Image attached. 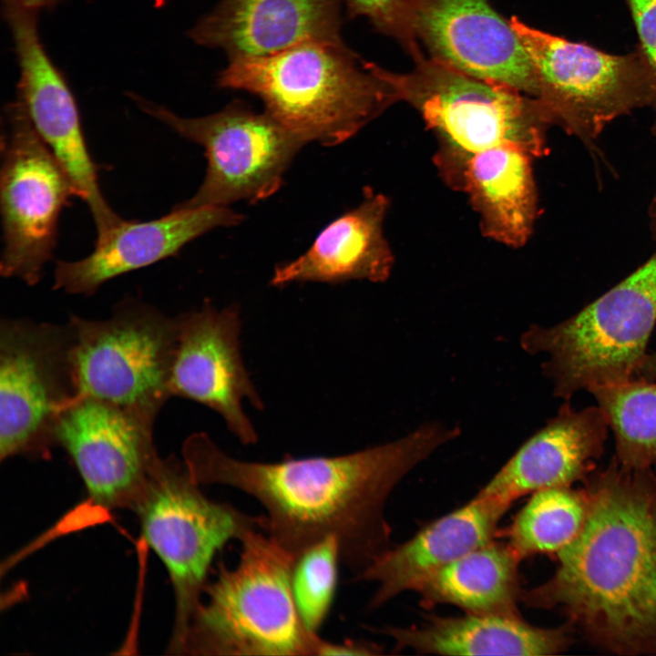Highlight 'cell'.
Masks as SVG:
<instances>
[{
  "instance_id": "cell-1",
  "label": "cell",
  "mask_w": 656,
  "mask_h": 656,
  "mask_svg": "<svg viewBox=\"0 0 656 656\" xmlns=\"http://www.w3.org/2000/svg\"><path fill=\"white\" fill-rule=\"evenodd\" d=\"M459 434L458 426L425 423L354 453L266 463L235 458L201 432L186 440L183 459L200 485H223L253 497L264 509L261 530L295 558L334 536L341 561L355 577L389 548L384 507L391 492Z\"/></svg>"
},
{
  "instance_id": "cell-2",
  "label": "cell",
  "mask_w": 656,
  "mask_h": 656,
  "mask_svg": "<svg viewBox=\"0 0 656 656\" xmlns=\"http://www.w3.org/2000/svg\"><path fill=\"white\" fill-rule=\"evenodd\" d=\"M582 483L589 510L581 530L556 554L554 574L521 600L561 611L606 651L655 654L656 468H627L613 456Z\"/></svg>"
},
{
  "instance_id": "cell-3",
  "label": "cell",
  "mask_w": 656,
  "mask_h": 656,
  "mask_svg": "<svg viewBox=\"0 0 656 656\" xmlns=\"http://www.w3.org/2000/svg\"><path fill=\"white\" fill-rule=\"evenodd\" d=\"M221 88L261 98L265 112L301 138L325 146L355 135L397 102L376 70L342 41H308L273 55L230 59Z\"/></svg>"
},
{
  "instance_id": "cell-4",
  "label": "cell",
  "mask_w": 656,
  "mask_h": 656,
  "mask_svg": "<svg viewBox=\"0 0 656 656\" xmlns=\"http://www.w3.org/2000/svg\"><path fill=\"white\" fill-rule=\"evenodd\" d=\"M239 542L237 564L221 563L205 586L179 654L315 656L321 637L306 628L292 596L295 557L261 528Z\"/></svg>"
},
{
  "instance_id": "cell-5",
  "label": "cell",
  "mask_w": 656,
  "mask_h": 656,
  "mask_svg": "<svg viewBox=\"0 0 656 656\" xmlns=\"http://www.w3.org/2000/svg\"><path fill=\"white\" fill-rule=\"evenodd\" d=\"M408 73L376 65L396 101L411 105L434 134L435 163L452 179L471 155L499 145L520 147L535 158L547 153L551 124L538 100L504 83L477 78L424 53Z\"/></svg>"
},
{
  "instance_id": "cell-6",
  "label": "cell",
  "mask_w": 656,
  "mask_h": 656,
  "mask_svg": "<svg viewBox=\"0 0 656 656\" xmlns=\"http://www.w3.org/2000/svg\"><path fill=\"white\" fill-rule=\"evenodd\" d=\"M656 324V251L636 271L569 319L531 325L522 349L545 353L553 395L569 401L582 389L633 379Z\"/></svg>"
},
{
  "instance_id": "cell-7",
  "label": "cell",
  "mask_w": 656,
  "mask_h": 656,
  "mask_svg": "<svg viewBox=\"0 0 656 656\" xmlns=\"http://www.w3.org/2000/svg\"><path fill=\"white\" fill-rule=\"evenodd\" d=\"M200 485L184 460L160 457L131 508L171 581L175 616L169 650L173 654L200 606L217 553L248 530L261 528L260 516L210 499Z\"/></svg>"
},
{
  "instance_id": "cell-8",
  "label": "cell",
  "mask_w": 656,
  "mask_h": 656,
  "mask_svg": "<svg viewBox=\"0 0 656 656\" xmlns=\"http://www.w3.org/2000/svg\"><path fill=\"white\" fill-rule=\"evenodd\" d=\"M68 322L79 396L110 402L155 421L171 397L178 316L129 297L108 318L72 315Z\"/></svg>"
},
{
  "instance_id": "cell-9",
  "label": "cell",
  "mask_w": 656,
  "mask_h": 656,
  "mask_svg": "<svg viewBox=\"0 0 656 656\" xmlns=\"http://www.w3.org/2000/svg\"><path fill=\"white\" fill-rule=\"evenodd\" d=\"M532 62L537 95L552 125L591 143L615 118L650 106V77L638 51L612 55L546 33L513 16Z\"/></svg>"
},
{
  "instance_id": "cell-10",
  "label": "cell",
  "mask_w": 656,
  "mask_h": 656,
  "mask_svg": "<svg viewBox=\"0 0 656 656\" xmlns=\"http://www.w3.org/2000/svg\"><path fill=\"white\" fill-rule=\"evenodd\" d=\"M129 97L146 114L204 149L208 166L201 185L174 208L264 200L280 189L287 168L305 144L265 111L255 112L241 101L211 115L185 118L139 95Z\"/></svg>"
},
{
  "instance_id": "cell-11",
  "label": "cell",
  "mask_w": 656,
  "mask_h": 656,
  "mask_svg": "<svg viewBox=\"0 0 656 656\" xmlns=\"http://www.w3.org/2000/svg\"><path fill=\"white\" fill-rule=\"evenodd\" d=\"M73 331L25 318L0 324V459L43 457L62 413L79 397Z\"/></svg>"
},
{
  "instance_id": "cell-12",
  "label": "cell",
  "mask_w": 656,
  "mask_h": 656,
  "mask_svg": "<svg viewBox=\"0 0 656 656\" xmlns=\"http://www.w3.org/2000/svg\"><path fill=\"white\" fill-rule=\"evenodd\" d=\"M77 196L68 174L33 127L22 103L2 117L1 274L36 284L56 249L63 209Z\"/></svg>"
},
{
  "instance_id": "cell-13",
  "label": "cell",
  "mask_w": 656,
  "mask_h": 656,
  "mask_svg": "<svg viewBox=\"0 0 656 656\" xmlns=\"http://www.w3.org/2000/svg\"><path fill=\"white\" fill-rule=\"evenodd\" d=\"M19 68L16 98L89 209L97 239L123 221L106 200L88 149L75 96L41 41L38 11L3 0Z\"/></svg>"
},
{
  "instance_id": "cell-14",
  "label": "cell",
  "mask_w": 656,
  "mask_h": 656,
  "mask_svg": "<svg viewBox=\"0 0 656 656\" xmlns=\"http://www.w3.org/2000/svg\"><path fill=\"white\" fill-rule=\"evenodd\" d=\"M155 421L90 396L60 415L55 444L71 458L89 499L104 509H131L160 458Z\"/></svg>"
},
{
  "instance_id": "cell-15",
  "label": "cell",
  "mask_w": 656,
  "mask_h": 656,
  "mask_svg": "<svg viewBox=\"0 0 656 656\" xmlns=\"http://www.w3.org/2000/svg\"><path fill=\"white\" fill-rule=\"evenodd\" d=\"M240 307L210 303L178 315V339L170 376L171 396L187 398L218 413L243 445L258 434L243 410L248 399L263 409L241 354Z\"/></svg>"
},
{
  "instance_id": "cell-16",
  "label": "cell",
  "mask_w": 656,
  "mask_h": 656,
  "mask_svg": "<svg viewBox=\"0 0 656 656\" xmlns=\"http://www.w3.org/2000/svg\"><path fill=\"white\" fill-rule=\"evenodd\" d=\"M415 28L429 56L468 76L536 97L530 57L489 0H421Z\"/></svg>"
},
{
  "instance_id": "cell-17",
  "label": "cell",
  "mask_w": 656,
  "mask_h": 656,
  "mask_svg": "<svg viewBox=\"0 0 656 656\" xmlns=\"http://www.w3.org/2000/svg\"><path fill=\"white\" fill-rule=\"evenodd\" d=\"M243 216L227 207L173 208L159 219L124 220L95 249L78 261H59L54 289L70 294H94L107 282L176 255L186 244L217 227L241 222Z\"/></svg>"
},
{
  "instance_id": "cell-18",
  "label": "cell",
  "mask_w": 656,
  "mask_h": 656,
  "mask_svg": "<svg viewBox=\"0 0 656 656\" xmlns=\"http://www.w3.org/2000/svg\"><path fill=\"white\" fill-rule=\"evenodd\" d=\"M609 429L598 405L576 410L565 401L477 495L511 505L541 489L583 482L596 469Z\"/></svg>"
},
{
  "instance_id": "cell-19",
  "label": "cell",
  "mask_w": 656,
  "mask_h": 656,
  "mask_svg": "<svg viewBox=\"0 0 656 656\" xmlns=\"http://www.w3.org/2000/svg\"><path fill=\"white\" fill-rule=\"evenodd\" d=\"M339 0H222L188 32L229 59L265 56L308 41H342Z\"/></svg>"
},
{
  "instance_id": "cell-20",
  "label": "cell",
  "mask_w": 656,
  "mask_h": 656,
  "mask_svg": "<svg viewBox=\"0 0 656 656\" xmlns=\"http://www.w3.org/2000/svg\"><path fill=\"white\" fill-rule=\"evenodd\" d=\"M509 504L476 495L461 507L436 519L412 538L378 555L354 580L378 587L369 606L378 608L428 575L493 540Z\"/></svg>"
},
{
  "instance_id": "cell-21",
  "label": "cell",
  "mask_w": 656,
  "mask_h": 656,
  "mask_svg": "<svg viewBox=\"0 0 656 656\" xmlns=\"http://www.w3.org/2000/svg\"><path fill=\"white\" fill-rule=\"evenodd\" d=\"M388 207L387 197L369 190L357 207L328 224L305 253L278 265L271 283L386 281L395 263L384 233Z\"/></svg>"
},
{
  "instance_id": "cell-22",
  "label": "cell",
  "mask_w": 656,
  "mask_h": 656,
  "mask_svg": "<svg viewBox=\"0 0 656 656\" xmlns=\"http://www.w3.org/2000/svg\"><path fill=\"white\" fill-rule=\"evenodd\" d=\"M515 145H499L468 157L447 185L466 194L487 238L510 248L529 240L538 214L532 160Z\"/></svg>"
},
{
  "instance_id": "cell-23",
  "label": "cell",
  "mask_w": 656,
  "mask_h": 656,
  "mask_svg": "<svg viewBox=\"0 0 656 656\" xmlns=\"http://www.w3.org/2000/svg\"><path fill=\"white\" fill-rule=\"evenodd\" d=\"M381 631L395 649L441 655H556L574 641L575 626H533L520 616L467 613L461 617H431L417 627H385Z\"/></svg>"
},
{
  "instance_id": "cell-24",
  "label": "cell",
  "mask_w": 656,
  "mask_h": 656,
  "mask_svg": "<svg viewBox=\"0 0 656 656\" xmlns=\"http://www.w3.org/2000/svg\"><path fill=\"white\" fill-rule=\"evenodd\" d=\"M520 561L507 543L493 540L431 573L414 591L428 604H452L467 613L520 616Z\"/></svg>"
},
{
  "instance_id": "cell-25",
  "label": "cell",
  "mask_w": 656,
  "mask_h": 656,
  "mask_svg": "<svg viewBox=\"0 0 656 656\" xmlns=\"http://www.w3.org/2000/svg\"><path fill=\"white\" fill-rule=\"evenodd\" d=\"M589 510L583 486L549 487L532 493L517 514L507 544L520 559L536 554H556L581 530Z\"/></svg>"
},
{
  "instance_id": "cell-26",
  "label": "cell",
  "mask_w": 656,
  "mask_h": 656,
  "mask_svg": "<svg viewBox=\"0 0 656 656\" xmlns=\"http://www.w3.org/2000/svg\"><path fill=\"white\" fill-rule=\"evenodd\" d=\"M588 392L608 417L620 464L656 468V381L633 378Z\"/></svg>"
},
{
  "instance_id": "cell-27",
  "label": "cell",
  "mask_w": 656,
  "mask_h": 656,
  "mask_svg": "<svg viewBox=\"0 0 656 656\" xmlns=\"http://www.w3.org/2000/svg\"><path fill=\"white\" fill-rule=\"evenodd\" d=\"M341 549L334 536L309 546L295 558L292 573V590L299 615L312 632L325 621L338 584Z\"/></svg>"
},
{
  "instance_id": "cell-28",
  "label": "cell",
  "mask_w": 656,
  "mask_h": 656,
  "mask_svg": "<svg viewBox=\"0 0 656 656\" xmlns=\"http://www.w3.org/2000/svg\"><path fill=\"white\" fill-rule=\"evenodd\" d=\"M351 17H365L378 32L395 39L413 59L423 54L415 22L421 0H344Z\"/></svg>"
},
{
  "instance_id": "cell-29",
  "label": "cell",
  "mask_w": 656,
  "mask_h": 656,
  "mask_svg": "<svg viewBox=\"0 0 656 656\" xmlns=\"http://www.w3.org/2000/svg\"><path fill=\"white\" fill-rule=\"evenodd\" d=\"M639 39L638 51L651 83L650 106L654 111L652 133L656 138V0H625Z\"/></svg>"
},
{
  "instance_id": "cell-30",
  "label": "cell",
  "mask_w": 656,
  "mask_h": 656,
  "mask_svg": "<svg viewBox=\"0 0 656 656\" xmlns=\"http://www.w3.org/2000/svg\"><path fill=\"white\" fill-rule=\"evenodd\" d=\"M380 653V647L371 642L353 640L332 642L322 638H320L315 650V656L377 655Z\"/></svg>"
},
{
  "instance_id": "cell-31",
  "label": "cell",
  "mask_w": 656,
  "mask_h": 656,
  "mask_svg": "<svg viewBox=\"0 0 656 656\" xmlns=\"http://www.w3.org/2000/svg\"><path fill=\"white\" fill-rule=\"evenodd\" d=\"M634 378L647 381H656V351L647 353L639 365Z\"/></svg>"
},
{
  "instance_id": "cell-32",
  "label": "cell",
  "mask_w": 656,
  "mask_h": 656,
  "mask_svg": "<svg viewBox=\"0 0 656 656\" xmlns=\"http://www.w3.org/2000/svg\"><path fill=\"white\" fill-rule=\"evenodd\" d=\"M14 3H16L22 6L39 11L41 9L45 8H50L57 4H59L63 0H9Z\"/></svg>"
},
{
  "instance_id": "cell-33",
  "label": "cell",
  "mask_w": 656,
  "mask_h": 656,
  "mask_svg": "<svg viewBox=\"0 0 656 656\" xmlns=\"http://www.w3.org/2000/svg\"><path fill=\"white\" fill-rule=\"evenodd\" d=\"M650 218H651V226L652 229V232L656 238V197L652 200L650 209H649Z\"/></svg>"
}]
</instances>
